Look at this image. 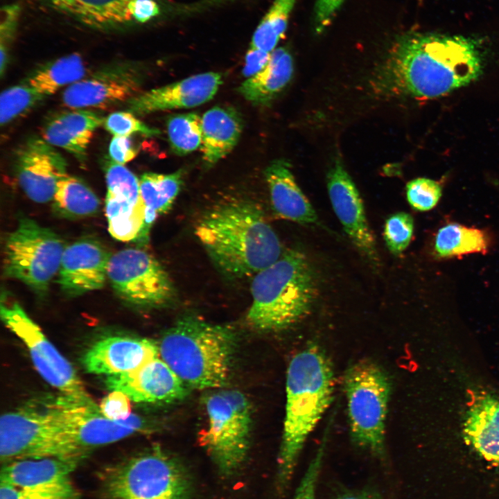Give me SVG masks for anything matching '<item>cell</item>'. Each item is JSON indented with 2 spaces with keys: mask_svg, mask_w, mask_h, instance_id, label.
Here are the masks:
<instances>
[{
  "mask_svg": "<svg viewBox=\"0 0 499 499\" xmlns=\"http://www.w3.org/2000/svg\"><path fill=\"white\" fill-rule=\"evenodd\" d=\"M482 71V57L471 40L411 32L396 40L377 82L389 93L435 98L471 83Z\"/></svg>",
  "mask_w": 499,
  "mask_h": 499,
  "instance_id": "cell-1",
  "label": "cell"
},
{
  "mask_svg": "<svg viewBox=\"0 0 499 499\" xmlns=\"http://www.w3.org/2000/svg\"><path fill=\"white\" fill-rule=\"evenodd\" d=\"M195 232L217 268L231 279L255 275L282 256L280 240L263 211L248 200L214 207Z\"/></svg>",
  "mask_w": 499,
  "mask_h": 499,
  "instance_id": "cell-2",
  "label": "cell"
},
{
  "mask_svg": "<svg viewBox=\"0 0 499 499\" xmlns=\"http://www.w3.org/2000/svg\"><path fill=\"white\" fill-rule=\"evenodd\" d=\"M334 373L325 352L308 344L290 360L286 382V413L277 459V487L288 488L300 453L308 435L330 405Z\"/></svg>",
  "mask_w": 499,
  "mask_h": 499,
  "instance_id": "cell-3",
  "label": "cell"
},
{
  "mask_svg": "<svg viewBox=\"0 0 499 499\" xmlns=\"http://www.w3.org/2000/svg\"><path fill=\"white\" fill-rule=\"evenodd\" d=\"M235 344L231 328L188 315L164 333L158 347L160 358L187 386L208 389L227 382Z\"/></svg>",
  "mask_w": 499,
  "mask_h": 499,
  "instance_id": "cell-4",
  "label": "cell"
},
{
  "mask_svg": "<svg viewBox=\"0 0 499 499\" xmlns=\"http://www.w3.org/2000/svg\"><path fill=\"white\" fill-rule=\"evenodd\" d=\"M317 290L315 272L304 254L287 251L254 275L247 319L261 331L290 327L310 312Z\"/></svg>",
  "mask_w": 499,
  "mask_h": 499,
  "instance_id": "cell-5",
  "label": "cell"
},
{
  "mask_svg": "<svg viewBox=\"0 0 499 499\" xmlns=\"http://www.w3.org/2000/svg\"><path fill=\"white\" fill-rule=\"evenodd\" d=\"M102 487L108 499H191L193 495L185 466L156 447L107 469Z\"/></svg>",
  "mask_w": 499,
  "mask_h": 499,
  "instance_id": "cell-6",
  "label": "cell"
},
{
  "mask_svg": "<svg viewBox=\"0 0 499 499\" xmlns=\"http://www.w3.org/2000/svg\"><path fill=\"white\" fill-rule=\"evenodd\" d=\"M343 383L351 440L373 455L383 457L392 389L387 372L371 360H360L347 369Z\"/></svg>",
  "mask_w": 499,
  "mask_h": 499,
  "instance_id": "cell-7",
  "label": "cell"
},
{
  "mask_svg": "<svg viewBox=\"0 0 499 499\" xmlns=\"http://www.w3.org/2000/svg\"><path fill=\"white\" fill-rule=\"evenodd\" d=\"M207 427L198 441L210 456L219 473L231 477L243 465L250 449L251 405L240 391L220 389L204 399Z\"/></svg>",
  "mask_w": 499,
  "mask_h": 499,
  "instance_id": "cell-8",
  "label": "cell"
},
{
  "mask_svg": "<svg viewBox=\"0 0 499 499\" xmlns=\"http://www.w3.org/2000/svg\"><path fill=\"white\" fill-rule=\"evenodd\" d=\"M47 410L57 430L61 457L80 459L92 448L140 431L145 423L133 414L125 420L109 419L96 403H78L63 396Z\"/></svg>",
  "mask_w": 499,
  "mask_h": 499,
  "instance_id": "cell-9",
  "label": "cell"
},
{
  "mask_svg": "<svg viewBox=\"0 0 499 499\" xmlns=\"http://www.w3.org/2000/svg\"><path fill=\"white\" fill-rule=\"evenodd\" d=\"M64 249L62 240L54 231L22 217L6 240L4 274L44 295L58 273Z\"/></svg>",
  "mask_w": 499,
  "mask_h": 499,
  "instance_id": "cell-10",
  "label": "cell"
},
{
  "mask_svg": "<svg viewBox=\"0 0 499 499\" xmlns=\"http://www.w3.org/2000/svg\"><path fill=\"white\" fill-rule=\"evenodd\" d=\"M1 319L26 345L34 367L43 379L63 396L76 402L94 404L71 364L49 340L21 306L4 295Z\"/></svg>",
  "mask_w": 499,
  "mask_h": 499,
  "instance_id": "cell-11",
  "label": "cell"
},
{
  "mask_svg": "<svg viewBox=\"0 0 499 499\" xmlns=\"http://www.w3.org/2000/svg\"><path fill=\"white\" fill-rule=\"evenodd\" d=\"M107 279L126 304L143 308L171 304L176 290L159 262L146 251L127 248L110 256Z\"/></svg>",
  "mask_w": 499,
  "mask_h": 499,
  "instance_id": "cell-12",
  "label": "cell"
},
{
  "mask_svg": "<svg viewBox=\"0 0 499 499\" xmlns=\"http://www.w3.org/2000/svg\"><path fill=\"white\" fill-rule=\"evenodd\" d=\"M142 82V73L134 63H112L68 86L62 102L71 110L106 108L139 94Z\"/></svg>",
  "mask_w": 499,
  "mask_h": 499,
  "instance_id": "cell-13",
  "label": "cell"
},
{
  "mask_svg": "<svg viewBox=\"0 0 499 499\" xmlns=\"http://www.w3.org/2000/svg\"><path fill=\"white\" fill-rule=\"evenodd\" d=\"M2 462L58 457V432L48 410H21L3 414L0 420Z\"/></svg>",
  "mask_w": 499,
  "mask_h": 499,
  "instance_id": "cell-14",
  "label": "cell"
},
{
  "mask_svg": "<svg viewBox=\"0 0 499 499\" xmlns=\"http://www.w3.org/2000/svg\"><path fill=\"white\" fill-rule=\"evenodd\" d=\"M64 157L42 138H28L17 149L15 168L19 184L37 203L53 200L58 182L68 175Z\"/></svg>",
  "mask_w": 499,
  "mask_h": 499,
  "instance_id": "cell-15",
  "label": "cell"
},
{
  "mask_svg": "<svg viewBox=\"0 0 499 499\" xmlns=\"http://www.w3.org/2000/svg\"><path fill=\"white\" fill-rule=\"evenodd\" d=\"M327 189L333 211L355 246L375 265L378 256L362 199L351 177L337 161L327 175Z\"/></svg>",
  "mask_w": 499,
  "mask_h": 499,
  "instance_id": "cell-16",
  "label": "cell"
},
{
  "mask_svg": "<svg viewBox=\"0 0 499 499\" xmlns=\"http://www.w3.org/2000/svg\"><path fill=\"white\" fill-rule=\"evenodd\" d=\"M105 384L137 403H170L188 394V386L159 356L132 372L107 376Z\"/></svg>",
  "mask_w": 499,
  "mask_h": 499,
  "instance_id": "cell-17",
  "label": "cell"
},
{
  "mask_svg": "<svg viewBox=\"0 0 499 499\" xmlns=\"http://www.w3.org/2000/svg\"><path fill=\"white\" fill-rule=\"evenodd\" d=\"M110 256L94 239H81L65 247L58 273L62 292L75 297L102 288L107 279Z\"/></svg>",
  "mask_w": 499,
  "mask_h": 499,
  "instance_id": "cell-18",
  "label": "cell"
},
{
  "mask_svg": "<svg viewBox=\"0 0 499 499\" xmlns=\"http://www.w3.org/2000/svg\"><path fill=\"white\" fill-rule=\"evenodd\" d=\"M222 82L219 73L207 72L139 93L126 102L137 115L173 109L195 107L210 100Z\"/></svg>",
  "mask_w": 499,
  "mask_h": 499,
  "instance_id": "cell-19",
  "label": "cell"
},
{
  "mask_svg": "<svg viewBox=\"0 0 499 499\" xmlns=\"http://www.w3.org/2000/svg\"><path fill=\"white\" fill-rule=\"evenodd\" d=\"M159 356L158 344L151 340L115 335L94 343L82 363L89 373L112 376L132 372Z\"/></svg>",
  "mask_w": 499,
  "mask_h": 499,
  "instance_id": "cell-20",
  "label": "cell"
},
{
  "mask_svg": "<svg viewBox=\"0 0 499 499\" xmlns=\"http://www.w3.org/2000/svg\"><path fill=\"white\" fill-rule=\"evenodd\" d=\"M79 460L60 457L12 460L2 466L0 482L27 489H73L76 487L71 480V473Z\"/></svg>",
  "mask_w": 499,
  "mask_h": 499,
  "instance_id": "cell-21",
  "label": "cell"
},
{
  "mask_svg": "<svg viewBox=\"0 0 499 499\" xmlns=\"http://www.w3.org/2000/svg\"><path fill=\"white\" fill-rule=\"evenodd\" d=\"M104 119L100 114L84 109L60 112L44 122L41 128L42 138L67 150L81 165H85L89 145Z\"/></svg>",
  "mask_w": 499,
  "mask_h": 499,
  "instance_id": "cell-22",
  "label": "cell"
},
{
  "mask_svg": "<svg viewBox=\"0 0 499 499\" xmlns=\"http://www.w3.org/2000/svg\"><path fill=\"white\" fill-rule=\"evenodd\" d=\"M272 206L283 218L308 225L317 222L316 213L297 185L288 161H272L264 171Z\"/></svg>",
  "mask_w": 499,
  "mask_h": 499,
  "instance_id": "cell-23",
  "label": "cell"
},
{
  "mask_svg": "<svg viewBox=\"0 0 499 499\" xmlns=\"http://www.w3.org/2000/svg\"><path fill=\"white\" fill-rule=\"evenodd\" d=\"M463 437L482 458L499 464V399L482 394L472 401L466 413Z\"/></svg>",
  "mask_w": 499,
  "mask_h": 499,
  "instance_id": "cell-24",
  "label": "cell"
},
{
  "mask_svg": "<svg viewBox=\"0 0 499 499\" xmlns=\"http://www.w3.org/2000/svg\"><path fill=\"white\" fill-rule=\"evenodd\" d=\"M49 8L95 29L111 30L134 24L131 0H40Z\"/></svg>",
  "mask_w": 499,
  "mask_h": 499,
  "instance_id": "cell-25",
  "label": "cell"
},
{
  "mask_svg": "<svg viewBox=\"0 0 499 499\" xmlns=\"http://www.w3.org/2000/svg\"><path fill=\"white\" fill-rule=\"evenodd\" d=\"M243 127L241 116L231 107L216 106L203 114L201 149L207 166H213L233 150Z\"/></svg>",
  "mask_w": 499,
  "mask_h": 499,
  "instance_id": "cell-26",
  "label": "cell"
},
{
  "mask_svg": "<svg viewBox=\"0 0 499 499\" xmlns=\"http://www.w3.org/2000/svg\"><path fill=\"white\" fill-rule=\"evenodd\" d=\"M293 71L290 53L284 47L277 48L264 69L247 78L238 87V92L253 105L266 106L288 85Z\"/></svg>",
  "mask_w": 499,
  "mask_h": 499,
  "instance_id": "cell-27",
  "label": "cell"
},
{
  "mask_svg": "<svg viewBox=\"0 0 499 499\" xmlns=\"http://www.w3.org/2000/svg\"><path fill=\"white\" fill-rule=\"evenodd\" d=\"M182 170L170 174L144 173L139 179L140 191L145 205V222L137 243L148 242L150 229L157 218L172 207L182 185Z\"/></svg>",
  "mask_w": 499,
  "mask_h": 499,
  "instance_id": "cell-28",
  "label": "cell"
},
{
  "mask_svg": "<svg viewBox=\"0 0 499 499\" xmlns=\"http://www.w3.org/2000/svg\"><path fill=\"white\" fill-rule=\"evenodd\" d=\"M87 73L82 57L75 53L40 66L24 82L48 96L66 85L69 86L80 80Z\"/></svg>",
  "mask_w": 499,
  "mask_h": 499,
  "instance_id": "cell-29",
  "label": "cell"
},
{
  "mask_svg": "<svg viewBox=\"0 0 499 499\" xmlns=\"http://www.w3.org/2000/svg\"><path fill=\"white\" fill-rule=\"evenodd\" d=\"M105 208L110 235L120 241L137 242L144 226V202L107 191Z\"/></svg>",
  "mask_w": 499,
  "mask_h": 499,
  "instance_id": "cell-30",
  "label": "cell"
},
{
  "mask_svg": "<svg viewBox=\"0 0 499 499\" xmlns=\"http://www.w3.org/2000/svg\"><path fill=\"white\" fill-rule=\"evenodd\" d=\"M53 202L58 214L70 218L94 215L100 204L98 198L85 183L69 175L58 182Z\"/></svg>",
  "mask_w": 499,
  "mask_h": 499,
  "instance_id": "cell-31",
  "label": "cell"
},
{
  "mask_svg": "<svg viewBox=\"0 0 499 499\" xmlns=\"http://www.w3.org/2000/svg\"><path fill=\"white\" fill-rule=\"evenodd\" d=\"M490 243V238L484 231L450 223L438 230L434 248L439 257L446 258L476 252L484 254Z\"/></svg>",
  "mask_w": 499,
  "mask_h": 499,
  "instance_id": "cell-32",
  "label": "cell"
},
{
  "mask_svg": "<svg viewBox=\"0 0 499 499\" xmlns=\"http://www.w3.org/2000/svg\"><path fill=\"white\" fill-rule=\"evenodd\" d=\"M297 0H274L257 25L252 37L251 48L272 53L284 35Z\"/></svg>",
  "mask_w": 499,
  "mask_h": 499,
  "instance_id": "cell-33",
  "label": "cell"
},
{
  "mask_svg": "<svg viewBox=\"0 0 499 499\" xmlns=\"http://www.w3.org/2000/svg\"><path fill=\"white\" fill-rule=\"evenodd\" d=\"M167 132L174 153H191L202 146V117L195 112L172 115L167 120Z\"/></svg>",
  "mask_w": 499,
  "mask_h": 499,
  "instance_id": "cell-34",
  "label": "cell"
},
{
  "mask_svg": "<svg viewBox=\"0 0 499 499\" xmlns=\"http://www.w3.org/2000/svg\"><path fill=\"white\" fill-rule=\"evenodd\" d=\"M46 97L24 81L5 89L0 97L1 125L8 124Z\"/></svg>",
  "mask_w": 499,
  "mask_h": 499,
  "instance_id": "cell-35",
  "label": "cell"
},
{
  "mask_svg": "<svg viewBox=\"0 0 499 499\" xmlns=\"http://www.w3.org/2000/svg\"><path fill=\"white\" fill-rule=\"evenodd\" d=\"M414 230V220L405 212H397L385 220L383 238L389 251L394 255L402 253L409 245Z\"/></svg>",
  "mask_w": 499,
  "mask_h": 499,
  "instance_id": "cell-36",
  "label": "cell"
},
{
  "mask_svg": "<svg viewBox=\"0 0 499 499\" xmlns=\"http://www.w3.org/2000/svg\"><path fill=\"white\" fill-rule=\"evenodd\" d=\"M406 197L410 206L420 211L432 209L441 196V187L431 179L419 177L406 185Z\"/></svg>",
  "mask_w": 499,
  "mask_h": 499,
  "instance_id": "cell-37",
  "label": "cell"
},
{
  "mask_svg": "<svg viewBox=\"0 0 499 499\" xmlns=\"http://www.w3.org/2000/svg\"><path fill=\"white\" fill-rule=\"evenodd\" d=\"M103 125L114 136L130 137L137 133L153 137L160 133L157 129L146 125L129 111L111 113L105 118Z\"/></svg>",
  "mask_w": 499,
  "mask_h": 499,
  "instance_id": "cell-38",
  "label": "cell"
},
{
  "mask_svg": "<svg viewBox=\"0 0 499 499\" xmlns=\"http://www.w3.org/2000/svg\"><path fill=\"white\" fill-rule=\"evenodd\" d=\"M0 499H79L77 489L46 490L20 489L0 482Z\"/></svg>",
  "mask_w": 499,
  "mask_h": 499,
  "instance_id": "cell-39",
  "label": "cell"
},
{
  "mask_svg": "<svg viewBox=\"0 0 499 499\" xmlns=\"http://www.w3.org/2000/svg\"><path fill=\"white\" fill-rule=\"evenodd\" d=\"M326 439V435L308 466L292 499H316V485L324 456Z\"/></svg>",
  "mask_w": 499,
  "mask_h": 499,
  "instance_id": "cell-40",
  "label": "cell"
},
{
  "mask_svg": "<svg viewBox=\"0 0 499 499\" xmlns=\"http://www.w3.org/2000/svg\"><path fill=\"white\" fill-rule=\"evenodd\" d=\"M99 409L105 417L114 421L127 419L132 414L130 399L117 390H112L102 399Z\"/></svg>",
  "mask_w": 499,
  "mask_h": 499,
  "instance_id": "cell-41",
  "label": "cell"
},
{
  "mask_svg": "<svg viewBox=\"0 0 499 499\" xmlns=\"http://www.w3.org/2000/svg\"><path fill=\"white\" fill-rule=\"evenodd\" d=\"M20 12L21 6L19 3L2 6L0 22V51L8 53V46L15 37Z\"/></svg>",
  "mask_w": 499,
  "mask_h": 499,
  "instance_id": "cell-42",
  "label": "cell"
},
{
  "mask_svg": "<svg viewBox=\"0 0 499 499\" xmlns=\"http://www.w3.org/2000/svg\"><path fill=\"white\" fill-rule=\"evenodd\" d=\"M138 154L130 137L114 136L109 145V156L112 161L124 165Z\"/></svg>",
  "mask_w": 499,
  "mask_h": 499,
  "instance_id": "cell-43",
  "label": "cell"
},
{
  "mask_svg": "<svg viewBox=\"0 0 499 499\" xmlns=\"http://www.w3.org/2000/svg\"><path fill=\"white\" fill-rule=\"evenodd\" d=\"M344 0H317L314 12L315 28L322 32L330 24Z\"/></svg>",
  "mask_w": 499,
  "mask_h": 499,
  "instance_id": "cell-44",
  "label": "cell"
},
{
  "mask_svg": "<svg viewBox=\"0 0 499 499\" xmlns=\"http://www.w3.org/2000/svg\"><path fill=\"white\" fill-rule=\"evenodd\" d=\"M128 9L134 23L148 22L161 13L160 6L155 0H131Z\"/></svg>",
  "mask_w": 499,
  "mask_h": 499,
  "instance_id": "cell-45",
  "label": "cell"
},
{
  "mask_svg": "<svg viewBox=\"0 0 499 499\" xmlns=\"http://www.w3.org/2000/svg\"><path fill=\"white\" fill-rule=\"evenodd\" d=\"M271 53L250 47L245 55L243 75L249 78L264 69L270 61Z\"/></svg>",
  "mask_w": 499,
  "mask_h": 499,
  "instance_id": "cell-46",
  "label": "cell"
},
{
  "mask_svg": "<svg viewBox=\"0 0 499 499\" xmlns=\"http://www.w3.org/2000/svg\"><path fill=\"white\" fill-rule=\"evenodd\" d=\"M337 499H385L381 494L371 489L350 491L340 495Z\"/></svg>",
  "mask_w": 499,
  "mask_h": 499,
  "instance_id": "cell-47",
  "label": "cell"
}]
</instances>
